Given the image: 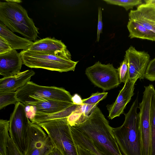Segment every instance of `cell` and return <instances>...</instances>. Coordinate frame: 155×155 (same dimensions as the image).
Masks as SVG:
<instances>
[{"mask_svg": "<svg viewBox=\"0 0 155 155\" xmlns=\"http://www.w3.org/2000/svg\"><path fill=\"white\" fill-rule=\"evenodd\" d=\"M137 95L128 112L124 114L123 124L113 127V133L121 153L124 155H143Z\"/></svg>", "mask_w": 155, "mask_h": 155, "instance_id": "cell-2", "label": "cell"}, {"mask_svg": "<svg viewBox=\"0 0 155 155\" xmlns=\"http://www.w3.org/2000/svg\"><path fill=\"white\" fill-rule=\"evenodd\" d=\"M31 70L20 72L14 75L0 79V94L16 92L28 82L35 74Z\"/></svg>", "mask_w": 155, "mask_h": 155, "instance_id": "cell-15", "label": "cell"}, {"mask_svg": "<svg viewBox=\"0 0 155 155\" xmlns=\"http://www.w3.org/2000/svg\"><path fill=\"white\" fill-rule=\"evenodd\" d=\"M108 4L120 6L127 11L132 9L136 6H138L143 3L141 0H103Z\"/></svg>", "mask_w": 155, "mask_h": 155, "instance_id": "cell-24", "label": "cell"}, {"mask_svg": "<svg viewBox=\"0 0 155 155\" xmlns=\"http://www.w3.org/2000/svg\"><path fill=\"white\" fill-rule=\"evenodd\" d=\"M27 50L61 54L71 60V55L65 45L61 40L54 37H47L36 41Z\"/></svg>", "mask_w": 155, "mask_h": 155, "instance_id": "cell-13", "label": "cell"}, {"mask_svg": "<svg viewBox=\"0 0 155 155\" xmlns=\"http://www.w3.org/2000/svg\"><path fill=\"white\" fill-rule=\"evenodd\" d=\"M150 131V155H155V94L153 97L151 102Z\"/></svg>", "mask_w": 155, "mask_h": 155, "instance_id": "cell-23", "label": "cell"}, {"mask_svg": "<svg viewBox=\"0 0 155 155\" xmlns=\"http://www.w3.org/2000/svg\"><path fill=\"white\" fill-rule=\"evenodd\" d=\"M144 78L151 81H155V58L150 61L145 73Z\"/></svg>", "mask_w": 155, "mask_h": 155, "instance_id": "cell-28", "label": "cell"}, {"mask_svg": "<svg viewBox=\"0 0 155 155\" xmlns=\"http://www.w3.org/2000/svg\"><path fill=\"white\" fill-rule=\"evenodd\" d=\"M7 155H24L11 138L9 141Z\"/></svg>", "mask_w": 155, "mask_h": 155, "instance_id": "cell-29", "label": "cell"}, {"mask_svg": "<svg viewBox=\"0 0 155 155\" xmlns=\"http://www.w3.org/2000/svg\"><path fill=\"white\" fill-rule=\"evenodd\" d=\"M26 106L18 102L11 115L9 133L11 139L23 153L29 119L25 111Z\"/></svg>", "mask_w": 155, "mask_h": 155, "instance_id": "cell-8", "label": "cell"}, {"mask_svg": "<svg viewBox=\"0 0 155 155\" xmlns=\"http://www.w3.org/2000/svg\"><path fill=\"white\" fill-rule=\"evenodd\" d=\"M43 128L63 155H79L67 118L37 124Z\"/></svg>", "mask_w": 155, "mask_h": 155, "instance_id": "cell-5", "label": "cell"}, {"mask_svg": "<svg viewBox=\"0 0 155 155\" xmlns=\"http://www.w3.org/2000/svg\"><path fill=\"white\" fill-rule=\"evenodd\" d=\"M76 146L79 155H95L89 150L79 146L76 145Z\"/></svg>", "mask_w": 155, "mask_h": 155, "instance_id": "cell-33", "label": "cell"}, {"mask_svg": "<svg viewBox=\"0 0 155 155\" xmlns=\"http://www.w3.org/2000/svg\"><path fill=\"white\" fill-rule=\"evenodd\" d=\"M15 96L18 101L22 103L30 97H42L73 103L72 96L64 89L55 86L40 85L31 81L17 91Z\"/></svg>", "mask_w": 155, "mask_h": 155, "instance_id": "cell-6", "label": "cell"}, {"mask_svg": "<svg viewBox=\"0 0 155 155\" xmlns=\"http://www.w3.org/2000/svg\"><path fill=\"white\" fill-rule=\"evenodd\" d=\"M129 31V37L155 41V33L147 29L139 23L129 20L127 25Z\"/></svg>", "mask_w": 155, "mask_h": 155, "instance_id": "cell-19", "label": "cell"}, {"mask_svg": "<svg viewBox=\"0 0 155 155\" xmlns=\"http://www.w3.org/2000/svg\"><path fill=\"white\" fill-rule=\"evenodd\" d=\"M22 61L20 53L12 49L0 55V74L3 77L16 74L20 72Z\"/></svg>", "mask_w": 155, "mask_h": 155, "instance_id": "cell-16", "label": "cell"}, {"mask_svg": "<svg viewBox=\"0 0 155 155\" xmlns=\"http://www.w3.org/2000/svg\"><path fill=\"white\" fill-rule=\"evenodd\" d=\"M23 64L60 72L74 70L78 61H74L59 54L23 50L20 52Z\"/></svg>", "mask_w": 155, "mask_h": 155, "instance_id": "cell-4", "label": "cell"}, {"mask_svg": "<svg viewBox=\"0 0 155 155\" xmlns=\"http://www.w3.org/2000/svg\"><path fill=\"white\" fill-rule=\"evenodd\" d=\"M103 22L102 21V11L101 8L99 7L98 8V21L97 26V41L98 42L101 34L102 32Z\"/></svg>", "mask_w": 155, "mask_h": 155, "instance_id": "cell-31", "label": "cell"}, {"mask_svg": "<svg viewBox=\"0 0 155 155\" xmlns=\"http://www.w3.org/2000/svg\"><path fill=\"white\" fill-rule=\"evenodd\" d=\"M54 147H45L37 149L33 151L29 155H47Z\"/></svg>", "mask_w": 155, "mask_h": 155, "instance_id": "cell-32", "label": "cell"}, {"mask_svg": "<svg viewBox=\"0 0 155 155\" xmlns=\"http://www.w3.org/2000/svg\"><path fill=\"white\" fill-rule=\"evenodd\" d=\"M12 49L8 42L0 36V55L6 53Z\"/></svg>", "mask_w": 155, "mask_h": 155, "instance_id": "cell-30", "label": "cell"}, {"mask_svg": "<svg viewBox=\"0 0 155 155\" xmlns=\"http://www.w3.org/2000/svg\"><path fill=\"white\" fill-rule=\"evenodd\" d=\"M0 36L3 38L9 43L12 49L27 50L33 42L24 38L18 36L0 22Z\"/></svg>", "mask_w": 155, "mask_h": 155, "instance_id": "cell-17", "label": "cell"}, {"mask_svg": "<svg viewBox=\"0 0 155 155\" xmlns=\"http://www.w3.org/2000/svg\"><path fill=\"white\" fill-rule=\"evenodd\" d=\"M47 155H63L60 151L56 147H54Z\"/></svg>", "mask_w": 155, "mask_h": 155, "instance_id": "cell-35", "label": "cell"}, {"mask_svg": "<svg viewBox=\"0 0 155 155\" xmlns=\"http://www.w3.org/2000/svg\"><path fill=\"white\" fill-rule=\"evenodd\" d=\"M79 105L74 104L62 110L51 114H46L35 111L34 116L30 119L32 123L38 124L52 120L67 118L77 109Z\"/></svg>", "mask_w": 155, "mask_h": 155, "instance_id": "cell-18", "label": "cell"}, {"mask_svg": "<svg viewBox=\"0 0 155 155\" xmlns=\"http://www.w3.org/2000/svg\"><path fill=\"white\" fill-rule=\"evenodd\" d=\"M73 127L91 140L96 147L106 155H123L109 124L96 106L84 122Z\"/></svg>", "mask_w": 155, "mask_h": 155, "instance_id": "cell-1", "label": "cell"}, {"mask_svg": "<svg viewBox=\"0 0 155 155\" xmlns=\"http://www.w3.org/2000/svg\"><path fill=\"white\" fill-rule=\"evenodd\" d=\"M150 1L151 2L155 4V0H150Z\"/></svg>", "mask_w": 155, "mask_h": 155, "instance_id": "cell-36", "label": "cell"}, {"mask_svg": "<svg viewBox=\"0 0 155 155\" xmlns=\"http://www.w3.org/2000/svg\"><path fill=\"white\" fill-rule=\"evenodd\" d=\"M85 105H79L77 109L67 118V121L71 126L78 125L84 122L88 117L85 114Z\"/></svg>", "mask_w": 155, "mask_h": 155, "instance_id": "cell-22", "label": "cell"}, {"mask_svg": "<svg viewBox=\"0 0 155 155\" xmlns=\"http://www.w3.org/2000/svg\"><path fill=\"white\" fill-rule=\"evenodd\" d=\"M34 107L35 111L46 114L62 110L73 105V103L61 101L42 97H30L23 103Z\"/></svg>", "mask_w": 155, "mask_h": 155, "instance_id": "cell-11", "label": "cell"}, {"mask_svg": "<svg viewBox=\"0 0 155 155\" xmlns=\"http://www.w3.org/2000/svg\"><path fill=\"white\" fill-rule=\"evenodd\" d=\"M150 58L147 52L138 51L132 46L126 51L124 58L127 61L130 81L135 83L138 79L144 78Z\"/></svg>", "mask_w": 155, "mask_h": 155, "instance_id": "cell-9", "label": "cell"}, {"mask_svg": "<svg viewBox=\"0 0 155 155\" xmlns=\"http://www.w3.org/2000/svg\"><path fill=\"white\" fill-rule=\"evenodd\" d=\"M70 127L72 137L76 145L89 150L95 155H106L96 147L91 139L86 134L73 127Z\"/></svg>", "mask_w": 155, "mask_h": 155, "instance_id": "cell-20", "label": "cell"}, {"mask_svg": "<svg viewBox=\"0 0 155 155\" xmlns=\"http://www.w3.org/2000/svg\"><path fill=\"white\" fill-rule=\"evenodd\" d=\"M135 84L129 79L120 91L114 102L107 106L109 112L108 117L109 119L112 120L123 113L127 105L134 95Z\"/></svg>", "mask_w": 155, "mask_h": 155, "instance_id": "cell-14", "label": "cell"}, {"mask_svg": "<svg viewBox=\"0 0 155 155\" xmlns=\"http://www.w3.org/2000/svg\"><path fill=\"white\" fill-rule=\"evenodd\" d=\"M145 2L136 10L130 11L129 20L136 21L155 33V4L150 0Z\"/></svg>", "mask_w": 155, "mask_h": 155, "instance_id": "cell-12", "label": "cell"}, {"mask_svg": "<svg viewBox=\"0 0 155 155\" xmlns=\"http://www.w3.org/2000/svg\"><path fill=\"white\" fill-rule=\"evenodd\" d=\"M15 95L16 92L0 94V110L10 104H15L18 102Z\"/></svg>", "mask_w": 155, "mask_h": 155, "instance_id": "cell-25", "label": "cell"}, {"mask_svg": "<svg viewBox=\"0 0 155 155\" xmlns=\"http://www.w3.org/2000/svg\"><path fill=\"white\" fill-rule=\"evenodd\" d=\"M72 100L74 104L81 105L84 104L81 97L77 94H76L72 96Z\"/></svg>", "mask_w": 155, "mask_h": 155, "instance_id": "cell-34", "label": "cell"}, {"mask_svg": "<svg viewBox=\"0 0 155 155\" xmlns=\"http://www.w3.org/2000/svg\"><path fill=\"white\" fill-rule=\"evenodd\" d=\"M117 69L120 83H125L129 79V77L127 61L125 58L120 63Z\"/></svg>", "mask_w": 155, "mask_h": 155, "instance_id": "cell-26", "label": "cell"}, {"mask_svg": "<svg viewBox=\"0 0 155 155\" xmlns=\"http://www.w3.org/2000/svg\"><path fill=\"white\" fill-rule=\"evenodd\" d=\"M85 73L93 84L104 91L117 87L121 83L117 69L112 64H104L98 61L87 68Z\"/></svg>", "mask_w": 155, "mask_h": 155, "instance_id": "cell-7", "label": "cell"}, {"mask_svg": "<svg viewBox=\"0 0 155 155\" xmlns=\"http://www.w3.org/2000/svg\"><path fill=\"white\" fill-rule=\"evenodd\" d=\"M9 120H0V155H7L10 138L9 133Z\"/></svg>", "mask_w": 155, "mask_h": 155, "instance_id": "cell-21", "label": "cell"}, {"mask_svg": "<svg viewBox=\"0 0 155 155\" xmlns=\"http://www.w3.org/2000/svg\"><path fill=\"white\" fill-rule=\"evenodd\" d=\"M45 147H54L53 143L38 125L29 121L24 155H29L34 150Z\"/></svg>", "mask_w": 155, "mask_h": 155, "instance_id": "cell-10", "label": "cell"}, {"mask_svg": "<svg viewBox=\"0 0 155 155\" xmlns=\"http://www.w3.org/2000/svg\"><path fill=\"white\" fill-rule=\"evenodd\" d=\"M0 21L11 31L35 41L39 34L38 28L27 11L19 3L12 0L0 2Z\"/></svg>", "mask_w": 155, "mask_h": 155, "instance_id": "cell-3", "label": "cell"}, {"mask_svg": "<svg viewBox=\"0 0 155 155\" xmlns=\"http://www.w3.org/2000/svg\"><path fill=\"white\" fill-rule=\"evenodd\" d=\"M108 92H98L92 94L89 97L82 99L83 103L89 105H97L99 101L106 98Z\"/></svg>", "mask_w": 155, "mask_h": 155, "instance_id": "cell-27", "label": "cell"}]
</instances>
